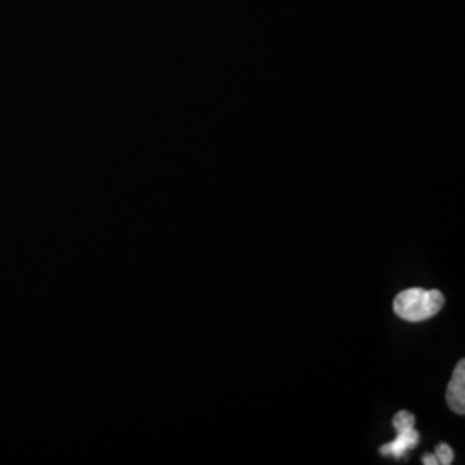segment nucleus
I'll use <instances>...</instances> for the list:
<instances>
[{
	"instance_id": "f257e3e1",
	"label": "nucleus",
	"mask_w": 465,
	"mask_h": 465,
	"mask_svg": "<svg viewBox=\"0 0 465 465\" xmlns=\"http://www.w3.org/2000/svg\"><path fill=\"white\" fill-rule=\"evenodd\" d=\"M445 305V295L440 290H422V288H409L397 295L393 302L395 314L409 321L420 322L436 316Z\"/></svg>"
},
{
	"instance_id": "f03ea898",
	"label": "nucleus",
	"mask_w": 465,
	"mask_h": 465,
	"mask_svg": "<svg viewBox=\"0 0 465 465\" xmlns=\"http://www.w3.org/2000/svg\"><path fill=\"white\" fill-rule=\"evenodd\" d=\"M447 403L455 414H465V361H459L447 390Z\"/></svg>"
},
{
	"instance_id": "7ed1b4c3",
	"label": "nucleus",
	"mask_w": 465,
	"mask_h": 465,
	"mask_svg": "<svg viewBox=\"0 0 465 465\" xmlns=\"http://www.w3.org/2000/svg\"><path fill=\"white\" fill-rule=\"evenodd\" d=\"M417 443H419V432L412 428V430L399 432L395 441L381 447V453L382 455H391L395 459H401V457L407 455V451L414 449Z\"/></svg>"
},
{
	"instance_id": "20e7f679",
	"label": "nucleus",
	"mask_w": 465,
	"mask_h": 465,
	"mask_svg": "<svg viewBox=\"0 0 465 465\" xmlns=\"http://www.w3.org/2000/svg\"><path fill=\"white\" fill-rule=\"evenodd\" d=\"M414 424H416V417H414V414H411L409 411H400L393 417V428L397 430V432L412 430Z\"/></svg>"
},
{
	"instance_id": "39448f33",
	"label": "nucleus",
	"mask_w": 465,
	"mask_h": 465,
	"mask_svg": "<svg viewBox=\"0 0 465 465\" xmlns=\"http://www.w3.org/2000/svg\"><path fill=\"white\" fill-rule=\"evenodd\" d=\"M434 457L438 459V464L450 465L453 462V459H455V453H453V450L450 449L447 443H440L436 447Z\"/></svg>"
},
{
	"instance_id": "423d86ee",
	"label": "nucleus",
	"mask_w": 465,
	"mask_h": 465,
	"mask_svg": "<svg viewBox=\"0 0 465 465\" xmlns=\"http://www.w3.org/2000/svg\"><path fill=\"white\" fill-rule=\"evenodd\" d=\"M422 464L436 465L438 464V459H436L434 455H430V453H426V455L422 457Z\"/></svg>"
}]
</instances>
